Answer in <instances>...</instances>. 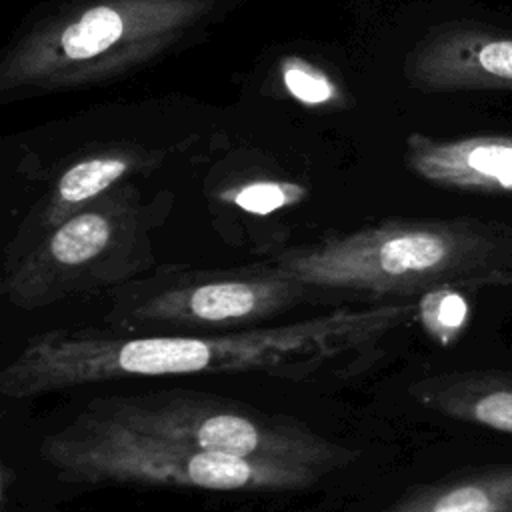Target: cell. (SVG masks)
Returning <instances> with one entry per match:
<instances>
[{"label":"cell","instance_id":"6da1fadb","mask_svg":"<svg viewBox=\"0 0 512 512\" xmlns=\"http://www.w3.org/2000/svg\"><path fill=\"white\" fill-rule=\"evenodd\" d=\"M416 310V300L342 306L280 326L216 334L54 328L28 338L0 370V394L24 400L86 384L190 374L346 376L366 366L378 344Z\"/></svg>","mask_w":512,"mask_h":512},{"label":"cell","instance_id":"7a4b0ae2","mask_svg":"<svg viewBox=\"0 0 512 512\" xmlns=\"http://www.w3.org/2000/svg\"><path fill=\"white\" fill-rule=\"evenodd\" d=\"M316 296L380 302L438 288L512 286V226L478 218L390 220L270 258Z\"/></svg>","mask_w":512,"mask_h":512},{"label":"cell","instance_id":"3957f363","mask_svg":"<svg viewBox=\"0 0 512 512\" xmlns=\"http://www.w3.org/2000/svg\"><path fill=\"white\" fill-rule=\"evenodd\" d=\"M40 460L76 484L172 486L218 492H298L326 474L288 462L204 452L82 410L44 436Z\"/></svg>","mask_w":512,"mask_h":512},{"label":"cell","instance_id":"277c9868","mask_svg":"<svg viewBox=\"0 0 512 512\" xmlns=\"http://www.w3.org/2000/svg\"><path fill=\"white\" fill-rule=\"evenodd\" d=\"M96 416L204 452L302 464L326 476L356 460L354 450L292 416L194 390L116 394L86 404Z\"/></svg>","mask_w":512,"mask_h":512},{"label":"cell","instance_id":"5b68a950","mask_svg":"<svg viewBox=\"0 0 512 512\" xmlns=\"http://www.w3.org/2000/svg\"><path fill=\"white\" fill-rule=\"evenodd\" d=\"M312 298L316 292L308 284L272 260L226 270L164 268L114 288L104 326L124 332H236Z\"/></svg>","mask_w":512,"mask_h":512},{"label":"cell","instance_id":"8992f818","mask_svg":"<svg viewBox=\"0 0 512 512\" xmlns=\"http://www.w3.org/2000/svg\"><path fill=\"white\" fill-rule=\"evenodd\" d=\"M140 222L126 206H90L10 248L0 294L16 308L40 310L72 296L114 290L152 266Z\"/></svg>","mask_w":512,"mask_h":512},{"label":"cell","instance_id":"52a82bcc","mask_svg":"<svg viewBox=\"0 0 512 512\" xmlns=\"http://www.w3.org/2000/svg\"><path fill=\"white\" fill-rule=\"evenodd\" d=\"M410 164L426 180L454 190L512 194V136L450 142L412 138Z\"/></svg>","mask_w":512,"mask_h":512},{"label":"cell","instance_id":"ba28073f","mask_svg":"<svg viewBox=\"0 0 512 512\" xmlns=\"http://www.w3.org/2000/svg\"><path fill=\"white\" fill-rule=\"evenodd\" d=\"M418 78L442 90H512V36L484 28L446 32L422 52Z\"/></svg>","mask_w":512,"mask_h":512},{"label":"cell","instance_id":"9c48e42d","mask_svg":"<svg viewBox=\"0 0 512 512\" xmlns=\"http://www.w3.org/2000/svg\"><path fill=\"white\" fill-rule=\"evenodd\" d=\"M410 396L446 418L512 434V372L456 370L410 384Z\"/></svg>","mask_w":512,"mask_h":512},{"label":"cell","instance_id":"30bf717a","mask_svg":"<svg viewBox=\"0 0 512 512\" xmlns=\"http://www.w3.org/2000/svg\"><path fill=\"white\" fill-rule=\"evenodd\" d=\"M374 512H512V462L412 488Z\"/></svg>","mask_w":512,"mask_h":512},{"label":"cell","instance_id":"8fae6325","mask_svg":"<svg viewBox=\"0 0 512 512\" xmlns=\"http://www.w3.org/2000/svg\"><path fill=\"white\" fill-rule=\"evenodd\" d=\"M126 170L128 162L122 158H90L68 168L58 180L54 202L44 212L42 222L32 236L66 220L70 214L80 210L78 206L108 190L126 174Z\"/></svg>","mask_w":512,"mask_h":512},{"label":"cell","instance_id":"7c38bea8","mask_svg":"<svg viewBox=\"0 0 512 512\" xmlns=\"http://www.w3.org/2000/svg\"><path fill=\"white\" fill-rule=\"evenodd\" d=\"M128 30L130 22L122 10L100 4L64 26L58 38V50L68 62H88L110 52Z\"/></svg>","mask_w":512,"mask_h":512},{"label":"cell","instance_id":"4fadbf2b","mask_svg":"<svg viewBox=\"0 0 512 512\" xmlns=\"http://www.w3.org/2000/svg\"><path fill=\"white\" fill-rule=\"evenodd\" d=\"M416 316L442 346H450L470 320V300L462 288H438L416 298Z\"/></svg>","mask_w":512,"mask_h":512},{"label":"cell","instance_id":"5bb4252c","mask_svg":"<svg viewBox=\"0 0 512 512\" xmlns=\"http://www.w3.org/2000/svg\"><path fill=\"white\" fill-rule=\"evenodd\" d=\"M304 190L288 182H252L232 194V202L252 214H270L282 206L294 204Z\"/></svg>","mask_w":512,"mask_h":512},{"label":"cell","instance_id":"9a60e30c","mask_svg":"<svg viewBox=\"0 0 512 512\" xmlns=\"http://www.w3.org/2000/svg\"><path fill=\"white\" fill-rule=\"evenodd\" d=\"M284 84L294 98L306 104H322L334 98V86L328 82V78L298 60L286 62Z\"/></svg>","mask_w":512,"mask_h":512}]
</instances>
